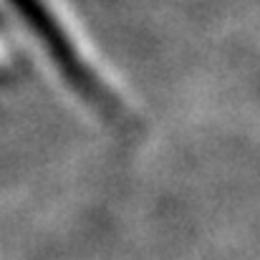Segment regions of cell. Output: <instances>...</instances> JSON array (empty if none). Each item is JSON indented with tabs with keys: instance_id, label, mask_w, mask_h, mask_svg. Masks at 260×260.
<instances>
[{
	"instance_id": "6da1fadb",
	"label": "cell",
	"mask_w": 260,
	"mask_h": 260,
	"mask_svg": "<svg viewBox=\"0 0 260 260\" xmlns=\"http://www.w3.org/2000/svg\"><path fill=\"white\" fill-rule=\"evenodd\" d=\"M13 8L20 13V18L28 23V28L38 36L46 53L51 56L58 74L66 79V84L74 88L91 109H96L109 124L126 126L132 119L121 101L109 91V86L101 81V76L88 66V61L81 56L76 43L69 38L61 20L51 13L46 0H10Z\"/></svg>"
}]
</instances>
